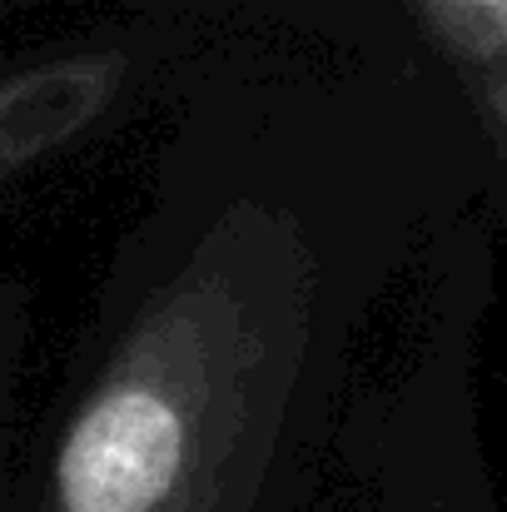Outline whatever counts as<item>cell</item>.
Here are the masks:
<instances>
[{
	"mask_svg": "<svg viewBox=\"0 0 507 512\" xmlns=\"http://www.w3.org/2000/svg\"><path fill=\"white\" fill-rule=\"evenodd\" d=\"M125 60L110 50L60 55L0 80V184L70 145L120 90Z\"/></svg>",
	"mask_w": 507,
	"mask_h": 512,
	"instance_id": "obj_2",
	"label": "cell"
},
{
	"mask_svg": "<svg viewBox=\"0 0 507 512\" xmlns=\"http://www.w3.org/2000/svg\"><path fill=\"white\" fill-rule=\"evenodd\" d=\"M319 254L239 199L140 309L55 448V512H254L304 373Z\"/></svg>",
	"mask_w": 507,
	"mask_h": 512,
	"instance_id": "obj_1",
	"label": "cell"
},
{
	"mask_svg": "<svg viewBox=\"0 0 507 512\" xmlns=\"http://www.w3.org/2000/svg\"><path fill=\"white\" fill-rule=\"evenodd\" d=\"M443 55L458 65L468 95L483 110L488 135L507 130V0H413Z\"/></svg>",
	"mask_w": 507,
	"mask_h": 512,
	"instance_id": "obj_3",
	"label": "cell"
}]
</instances>
